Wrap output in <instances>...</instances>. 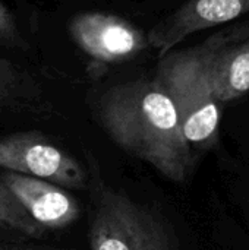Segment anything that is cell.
Segmentation results:
<instances>
[{"mask_svg":"<svg viewBox=\"0 0 249 250\" xmlns=\"http://www.w3.org/2000/svg\"><path fill=\"white\" fill-rule=\"evenodd\" d=\"M248 208H249V199H248Z\"/></svg>","mask_w":249,"mask_h":250,"instance_id":"cell-12","label":"cell"},{"mask_svg":"<svg viewBox=\"0 0 249 250\" xmlns=\"http://www.w3.org/2000/svg\"><path fill=\"white\" fill-rule=\"evenodd\" d=\"M211 86L223 105L249 92V23L236 25L216 50L210 64Z\"/></svg>","mask_w":249,"mask_h":250,"instance_id":"cell-8","label":"cell"},{"mask_svg":"<svg viewBox=\"0 0 249 250\" xmlns=\"http://www.w3.org/2000/svg\"><path fill=\"white\" fill-rule=\"evenodd\" d=\"M0 168L47 180L60 188L85 186V173L79 163L38 132L0 138Z\"/></svg>","mask_w":249,"mask_h":250,"instance_id":"cell-4","label":"cell"},{"mask_svg":"<svg viewBox=\"0 0 249 250\" xmlns=\"http://www.w3.org/2000/svg\"><path fill=\"white\" fill-rule=\"evenodd\" d=\"M249 13V0H188L150 32V45L166 54L186 37Z\"/></svg>","mask_w":249,"mask_h":250,"instance_id":"cell-6","label":"cell"},{"mask_svg":"<svg viewBox=\"0 0 249 250\" xmlns=\"http://www.w3.org/2000/svg\"><path fill=\"white\" fill-rule=\"evenodd\" d=\"M100 120L112 141L126 154L150 164L175 183H185L195 166L173 101L156 81L138 79L109 89Z\"/></svg>","mask_w":249,"mask_h":250,"instance_id":"cell-1","label":"cell"},{"mask_svg":"<svg viewBox=\"0 0 249 250\" xmlns=\"http://www.w3.org/2000/svg\"><path fill=\"white\" fill-rule=\"evenodd\" d=\"M90 245L91 250H179L163 217L110 186L95 193Z\"/></svg>","mask_w":249,"mask_h":250,"instance_id":"cell-3","label":"cell"},{"mask_svg":"<svg viewBox=\"0 0 249 250\" xmlns=\"http://www.w3.org/2000/svg\"><path fill=\"white\" fill-rule=\"evenodd\" d=\"M69 32L85 54L103 64L134 59L151 47L148 34L128 19L104 12L76 15L69 22Z\"/></svg>","mask_w":249,"mask_h":250,"instance_id":"cell-5","label":"cell"},{"mask_svg":"<svg viewBox=\"0 0 249 250\" xmlns=\"http://www.w3.org/2000/svg\"><path fill=\"white\" fill-rule=\"evenodd\" d=\"M0 227L21 231L26 236H40L43 227L35 223L15 195L0 180Z\"/></svg>","mask_w":249,"mask_h":250,"instance_id":"cell-9","label":"cell"},{"mask_svg":"<svg viewBox=\"0 0 249 250\" xmlns=\"http://www.w3.org/2000/svg\"><path fill=\"white\" fill-rule=\"evenodd\" d=\"M0 180L41 227L60 229L73 223L79 215L76 201L54 183L9 171Z\"/></svg>","mask_w":249,"mask_h":250,"instance_id":"cell-7","label":"cell"},{"mask_svg":"<svg viewBox=\"0 0 249 250\" xmlns=\"http://www.w3.org/2000/svg\"><path fill=\"white\" fill-rule=\"evenodd\" d=\"M0 42L9 47H25V41L16 25V19L1 0H0Z\"/></svg>","mask_w":249,"mask_h":250,"instance_id":"cell-11","label":"cell"},{"mask_svg":"<svg viewBox=\"0 0 249 250\" xmlns=\"http://www.w3.org/2000/svg\"><path fill=\"white\" fill-rule=\"evenodd\" d=\"M25 91V79L19 69L0 56V104L12 101Z\"/></svg>","mask_w":249,"mask_h":250,"instance_id":"cell-10","label":"cell"},{"mask_svg":"<svg viewBox=\"0 0 249 250\" xmlns=\"http://www.w3.org/2000/svg\"><path fill=\"white\" fill-rule=\"evenodd\" d=\"M233 29L235 26L227 28L194 47L160 56L154 79L173 101L183 136L194 152L210 151L220 142L223 105L211 86L210 64L216 50Z\"/></svg>","mask_w":249,"mask_h":250,"instance_id":"cell-2","label":"cell"}]
</instances>
